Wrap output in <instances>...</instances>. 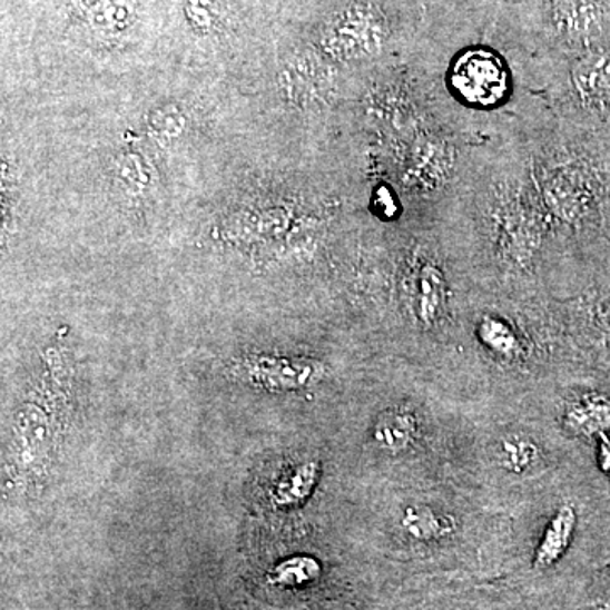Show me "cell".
Here are the masks:
<instances>
[{"instance_id": "1", "label": "cell", "mask_w": 610, "mask_h": 610, "mask_svg": "<svg viewBox=\"0 0 610 610\" xmlns=\"http://www.w3.org/2000/svg\"><path fill=\"white\" fill-rule=\"evenodd\" d=\"M321 363L291 356L256 355L239 363V375L255 387L268 392H297L319 382Z\"/></svg>"}, {"instance_id": "12", "label": "cell", "mask_w": 610, "mask_h": 610, "mask_svg": "<svg viewBox=\"0 0 610 610\" xmlns=\"http://www.w3.org/2000/svg\"><path fill=\"white\" fill-rule=\"evenodd\" d=\"M498 460L502 469L522 475L541 462V447L529 437H505L499 444Z\"/></svg>"}, {"instance_id": "14", "label": "cell", "mask_w": 610, "mask_h": 610, "mask_svg": "<svg viewBox=\"0 0 610 610\" xmlns=\"http://www.w3.org/2000/svg\"><path fill=\"white\" fill-rule=\"evenodd\" d=\"M580 184L564 174L554 175L544 185L548 203L561 216L573 217L582 210L583 193Z\"/></svg>"}, {"instance_id": "6", "label": "cell", "mask_w": 610, "mask_h": 610, "mask_svg": "<svg viewBox=\"0 0 610 610\" xmlns=\"http://www.w3.org/2000/svg\"><path fill=\"white\" fill-rule=\"evenodd\" d=\"M571 80L577 92L589 100L610 97V50H597L577 61Z\"/></svg>"}, {"instance_id": "11", "label": "cell", "mask_w": 610, "mask_h": 610, "mask_svg": "<svg viewBox=\"0 0 610 610\" xmlns=\"http://www.w3.org/2000/svg\"><path fill=\"white\" fill-rule=\"evenodd\" d=\"M135 4L132 0H87L86 16L96 31L116 35L131 21Z\"/></svg>"}, {"instance_id": "8", "label": "cell", "mask_w": 610, "mask_h": 610, "mask_svg": "<svg viewBox=\"0 0 610 610\" xmlns=\"http://www.w3.org/2000/svg\"><path fill=\"white\" fill-rule=\"evenodd\" d=\"M401 525L407 537L421 543L443 540L456 529V522L451 515L441 514L433 508L417 504L404 509Z\"/></svg>"}, {"instance_id": "18", "label": "cell", "mask_w": 610, "mask_h": 610, "mask_svg": "<svg viewBox=\"0 0 610 610\" xmlns=\"http://www.w3.org/2000/svg\"><path fill=\"white\" fill-rule=\"evenodd\" d=\"M600 462H602L603 469L610 472V441H606L602 444V451H600Z\"/></svg>"}, {"instance_id": "13", "label": "cell", "mask_w": 610, "mask_h": 610, "mask_svg": "<svg viewBox=\"0 0 610 610\" xmlns=\"http://www.w3.org/2000/svg\"><path fill=\"white\" fill-rule=\"evenodd\" d=\"M479 337L482 345L501 358L512 360L521 353V341L515 331L499 317H483L479 324Z\"/></svg>"}, {"instance_id": "17", "label": "cell", "mask_w": 610, "mask_h": 610, "mask_svg": "<svg viewBox=\"0 0 610 610\" xmlns=\"http://www.w3.org/2000/svg\"><path fill=\"white\" fill-rule=\"evenodd\" d=\"M376 203H378L376 204V209H378L380 213L385 214V216L394 213L395 204L388 190H384V188L378 190V194H376Z\"/></svg>"}, {"instance_id": "16", "label": "cell", "mask_w": 610, "mask_h": 610, "mask_svg": "<svg viewBox=\"0 0 610 610\" xmlns=\"http://www.w3.org/2000/svg\"><path fill=\"white\" fill-rule=\"evenodd\" d=\"M557 19L568 32H587L599 21L592 0H558Z\"/></svg>"}, {"instance_id": "4", "label": "cell", "mask_w": 610, "mask_h": 610, "mask_svg": "<svg viewBox=\"0 0 610 610\" xmlns=\"http://www.w3.org/2000/svg\"><path fill=\"white\" fill-rule=\"evenodd\" d=\"M446 304V284L434 263L419 265L414 275V311L423 324H433Z\"/></svg>"}, {"instance_id": "3", "label": "cell", "mask_w": 610, "mask_h": 610, "mask_svg": "<svg viewBox=\"0 0 610 610\" xmlns=\"http://www.w3.org/2000/svg\"><path fill=\"white\" fill-rule=\"evenodd\" d=\"M384 41V24L375 12L365 8L350 9L337 18L326 36L324 48L336 58H360L375 53Z\"/></svg>"}, {"instance_id": "10", "label": "cell", "mask_w": 610, "mask_h": 610, "mask_svg": "<svg viewBox=\"0 0 610 610\" xmlns=\"http://www.w3.org/2000/svg\"><path fill=\"white\" fill-rule=\"evenodd\" d=\"M564 424L575 433L590 436L610 426V402L602 397H586L570 405Z\"/></svg>"}, {"instance_id": "19", "label": "cell", "mask_w": 610, "mask_h": 610, "mask_svg": "<svg viewBox=\"0 0 610 610\" xmlns=\"http://www.w3.org/2000/svg\"><path fill=\"white\" fill-rule=\"evenodd\" d=\"M603 321H606V326L610 331V304L607 305L606 311H603Z\"/></svg>"}, {"instance_id": "15", "label": "cell", "mask_w": 610, "mask_h": 610, "mask_svg": "<svg viewBox=\"0 0 610 610\" xmlns=\"http://www.w3.org/2000/svg\"><path fill=\"white\" fill-rule=\"evenodd\" d=\"M321 563L313 557H295L277 564L272 580L282 587H304L319 579Z\"/></svg>"}, {"instance_id": "9", "label": "cell", "mask_w": 610, "mask_h": 610, "mask_svg": "<svg viewBox=\"0 0 610 610\" xmlns=\"http://www.w3.org/2000/svg\"><path fill=\"white\" fill-rule=\"evenodd\" d=\"M417 419L405 411L385 412L384 415H380L372 431L376 446L391 453L407 450L417 440Z\"/></svg>"}, {"instance_id": "2", "label": "cell", "mask_w": 610, "mask_h": 610, "mask_svg": "<svg viewBox=\"0 0 610 610\" xmlns=\"http://www.w3.org/2000/svg\"><path fill=\"white\" fill-rule=\"evenodd\" d=\"M451 79L460 97L475 106H493L508 90L504 65L486 50H472L460 57Z\"/></svg>"}, {"instance_id": "7", "label": "cell", "mask_w": 610, "mask_h": 610, "mask_svg": "<svg viewBox=\"0 0 610 610\" xmlns=\"http://www.w3.org/2000/svg\"><path fill=\"white\" fill-rule=\"evenodd\" d=\"M321 466L316 460L298 463L284 473L272 490V499L278 508H295L313 495L319 482Z\"/></svg>"}, {"instance_id": "5", "label": "cell", "mask_w": 610, "mask_h": 610, "mask_svg": "<svg viewBox=\"0 0 610 610\" xmlns=\"http://www.w3.org/2000/svg\"><path fill=\"white\" fill-rule=\"evenodd\" d=\"M577 512L571 505H561L544 529L543 538L534 553V567L550 568L563 557L575 531Z\"/></svg>"}]
</instances>
